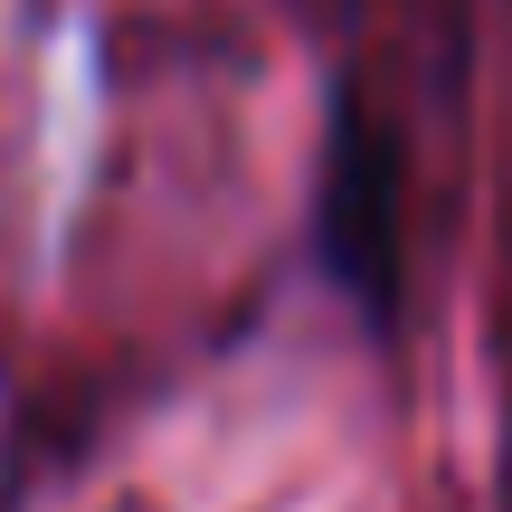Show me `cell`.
<instances>
[{
    "label": "cell",
    "mask_w": 512,
    "mask_h": 512,
    "mask_svg": "<svg viewBox=\"0 0 512 512\" xmlns=\"http://www.w3.org/2000/svg\"><path fill=\"white\" fill-rule=\"evenodd\" d=\"M399 247H408L399 143L361 105H342L332 114V152H323V256H332V275L351 285L361 313L399 304Z\"/></svg>",
    "instance_id": "6da1fadb"
}]
</instances>
